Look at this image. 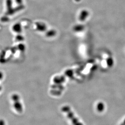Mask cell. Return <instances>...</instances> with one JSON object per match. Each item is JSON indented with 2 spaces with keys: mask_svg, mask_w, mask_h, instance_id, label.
Returning a JSON list of instances; mask_svg holds the SVG:
<instances>
[{
  "mask_svg": "<svg viewBox=\"0 0 125 125\" xmlns=\"http://www.w3.org/2000/svg\"><path fill=\"white\" fill-rule=\"evenodd\" d=\"M24 8V6L23 5H19L17 7L14 8H12L9 10H7L6 13V16H11L14 14L15 13L18 12L19 11H21Z\"/></svg>",
  "mask_w": 125,
  "mask_h": 125,
  "instance_id": "1",
  "label": "cell"
},
{
  "mask_svg": "<svg viewBox=\"0 0 125 125\" xmlns=\"http://www.w3.org/2000/svg\"><path fill=\"white\" fill-rule=\"evenodd\" d=\"M36 27L37 30L40 32H45L47 30L46 25L43 23L41 22H37L36 23Z\"/></svg>",
  "mask_w": 125,
  "mask_h": 125,
  "instance_id": "2",
  "label": "cell"
},
{
  "mask_svg": "<svg viewBox=\"0 0 125 125\" xmlns=\"http://www.w3.org/2000/svg\"><path fill=\"white\" fill-rule=\"evenodd\" d=\"M89 13L86 10H83L79 14V19L81 21L83 22L86 20L88 17Z\"/></svg>",
  "mask_w": 125,
  "mask_h": 125,
  "instance_id": "3",
  "label": "cell"
},
{
  "mask_svg": "<svg viewBox=\"0 0 125 125\" xmlns=\"http://www.w3.org/2000/svg\"><path fill=\"white\" fill-rule=\"evenodd\" d=\"M12 30L13 31L17 33H20L22 31L21 25L20 23L15 24L12 27Z\"/></svg>",
  "mask_w": 125,
  "mask_h": 125,
  "instance_id": "4",
  "label": "cell"
},
{
  "mask_svg": "<svg viewBox=\"0 0 125 125\" xmlns=\"http://www.w3.org/2000/svg\"><path fill=\"white\" fill-rule=\"evenodd\" d=\"M84 29V26L82 24L75 25L73 27V30L75 32H80L83 31Z\"/></svg>",
  "mask_w": 125,
  "mask_h": 125,
  "instance_id": "5",
  "label": "cell"
},
{
  "mask_svg": "<svg viewBox=\"0 0 125 125\" xmlns=\"http://www.w3.org/2000/svg\"><path fill=\"white\" fill-rule=\"evenodd\" d=\"M56 32L54 30H50L46 32V36L47 37H53L55 35Z\"/></svg>",
  "mask_w": 125,
  "mask_h": 125,
  "instance_id": "6",
  "label": "cell"
},
{
  "mask_svg": "<svg viewBox=\"0 0 125 125\" xmlns=\"http://www.w3.org/2000/svg\"><path fill=\"white\" fill-rule=\"evenodd\" d=\"M104 105L103 103H98V104H97V109L98 110V111L100 112H102L103 111H104Z\"/></svg>",
  "mask_w": 125,
  "mask_h": 125,
  "instance_id": "7",
  "label": "cell"
},
{
  "mask_svg": "<svg viewBox=\"0 0 125 125\" xmlns=\"http://www.w3.org/2000/svg\"><path fill=\"white\" fill-rule=\"evenodd\" d=\"M6 5H7V11L11 9L12 7V2L11 0H6Z\"/></svg>",
  "mask_w": 125,
  "mask_h": 125,
  "instance_id": "8",
  "label": "cell"
},
{
  "mask_svg": "<svg viewBox=\"0 0 125 125\" xmlns=\"http://www.w3.org/2000/svg\"><path fill=\"white\" fill-rule=\"evenodd\" d=\"M16 40L18 41H22L24 40V37L20 34H18V35L16 36Z\"/></svg>",
  "mask_w": 125,
  "mask_h": 125,
  "instance_id": "9",
  "label": "cell"
},
{
  "mask_svg": "<svg viewBox=\"0 0 125 125\" xmlns=\"http://www.w3.org/2000/svg\"><path fill=\"white\" fill-rule=\"evenodd\" d=\"M18 48L20 50L22 51H24V50H25V46L23 44H20L18 45Z\"/></svg>",
  "mask_w": 125,
  "mask_h": 125,
  "instance_id": "10",
  "label": "cell"
},
{
  "mask_svg": "<svg viewBox=\"0 0 125 125\" xmlns=\"http://www.w3.org/2000/svg\"><path fill=\"white\" fill-rule=\"evenodd\" d=\"M7 16H4V17H2V21L3 22H7L9 20V19Z\"/></svg>",
  "mask_w": 125,
  "mask_h": 125,
  "instance_id": "11",
  "label": "cell"
},
{
  "mask_svg": "<svg viewBox=\"0 0 125 125\" xmlns=\"http://www.w3.org/2000/svg\"><path fill=\"white\" fill-rule=\"evenodd\" d=\"M16 3L17 4H18L19 5H22V3L23 0H15Z\"/></svg>",
  "mask_w": 125,
  "mask_h": 125,
  "instance_id": "12",
  "label": "cell"
},
{
  "mask_svg": "<svg viewBox=\"0 0 125 125\" xmlns=\"http://www.w3.org/2000/svg\"><path fill=\"white\" fill-rule=\"evenodd\" d=\"M75 0V1L77 2H78L80 1L81 0Z\"/></svg>",
  "mask_w": 125,
  "mask_h": 125,
  "instance_id": "13",
  "label": "cell"
}]
</instances>
